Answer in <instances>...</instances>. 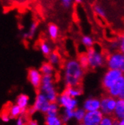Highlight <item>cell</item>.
<instances>
[{"instance_id":"cell-10","label":"cell","mask_w":124,"mask_h":125,"mask_svg":"<svg viewBox=\"0 0 124 125\" xmlns=\"http://www.w3.org/2000/svg\"><path fill=\"white\" fill-rule=\"evenodd\" d=\"M123 83H124V75L120 76L117 81L114 82V84L110 88V90L108 91V94L113 96L114 98H117L120 93Z\"/></svg>"},{"instance_id":"cell-5","label":"cell","mask_w":124,"mask_h":125,"mask_svg":"<svg viewBox=\"0 0 124 125\" xmlns=\"http://www.w3.org/2000/svg\"><path fill=\"white\" fill-rule=\"evenodd\" d=\"M124 61V54L120 51H114L106 56V63L110 69H120Z\"/></svg>"},{"instance_id":"cell-20","label":"cell","mask_w":124,"mask_h":125,"mask_svg":"<svg viewBox=\"0 0 124 125\" xmlns=\"http://www.w3.org/2000/svg\"><path fill=\"white\" fill-rule=\"evenodd\" d=\"M45 124L46 125H63L61 118L57 116H50V115H45Z\"/></svg>"},{"instance_id":"cell-7","label":"cell","mask_w":124,"mask_h":125,"mask_svg":"<svg viewBox=\"0 0 124 125\" xmlns=\"http://www.w3.org/2000/svg\"><path fill=\"white\" fill-rule=\"evenodd\" d=\"M41 78H42V75L40 73L39 70H37L35 68H30L28 69V73H27L28 81L34 87L36 94L41 92L40 90L41 85Z\"/></svg>"},{"instance_id":"cell-13","label":"cell","mask_w":124,"mask_h":125,"mask_svg":"<svg viewBox=\"0 0 124 125\" xmlns=\"http://www.w3.org/2000/svg\"><path fill=\"white\" fill-rule=\"evenodd\" d=\"M38 24L36 22H33L30 24L28 30L21 34V37L23 39H32L34 38L38 30Z\"/></svg>"},{"instance_id":"cell-14","label":"cell","mask_w":124,"mask_h":125,"mask_svg":"<svg viewBox=\"0 0 124 125\" xmlns=\"http://www.w3.org/2000/svg\"><path fill=\"white\" fill-rule=\"evenodd\" d=\"M47 32L49 38L53 40L56 41L59 35V27L54 23H49L47 26Z\"/></svg>"},{"instance_id":"cell-1","label":"cell","mask_w":124,"mask_h":125,"mask_svg":"<svg viewBox=\"0 0 124 125\" xmlns=\"http://www.w3.org/2000/svg\"><path fill=\"white\" fill-rule=\"evenodd\" d=\"M66 86H84L83 81L85 72L77 60L71 59L64 64Z\"/></svg>"},{"instance_id":"cell-12","label":"cell","mask_w":124,"mask_h":125,"mask_svg":"<svg viewBox=\"0 0 124 125\" xmlns=\"http://www.w3.org/2000/svg\"><path fill=\"white\" fill-rule=\"evenodd\" d=\"M112 116H114L119 120L124 118V100L120 99L117 100Z\"/></svg>"},{"instance_id":"cell-18","label":"cell","mask_w":124,"mask_h":125,"mask_svg":"<svg viewBox=\"0 0 124 125\" xmlns=\"http://www.w3.org/2000/svg\"><path fill=\"white\" fill-rule=\"evenodd\" d=\"M38 49L42 53V54L45 57H48L50 53L53 51L50 44L46 41H41L38 44Z\"/></svg>"},{"instance_id":"cell-28","label":"cell","mask_w":124,"mask_h":125,"mask_svg":"<svg viewBox=\"0 0 124 125\" xmlns=\"http://www.w3.org/2000/svg\"><path fill=\"white\" fill-rule=\"evenodd\" d=\"M73 2H74L73 0H61L62 5H63V8H66V9L71 8V6H72V5L73 3Z\"/></svg>"},{"instance_id":"cell-30","label":"cell","mask_w":124,"mask_h":125,"mask_svg":"<svg viewBox=\"0 0 124 125\" xmlns=\"http://www.w3.org/2000/svg\"><path fill=\"white\" fill-rule=\"evenodd\" d=\"M118 98H120V99H122V100H124V83H123V85L122 87L120 93V94L118 96Z\"/></svg>"},{"instance_id":"cell-15","label":"cell","mask_w":124,"mask_h":125,"mask_svg":"<svg viewBox=\"0 0 124 125\" xmlns=\"http://www.w3.org/2000/svg\"><path fill=\"white\" fill-rule=\"evenodd\" d=\"M13 103L11 102H8L5 103L0 111V118L4 121H8L10 119V110Z\"/></svg>"},{"instance_id":"cell-8","label":"cell","mask_w":124,"mask_h":125,"mask_svg":"<svg viewBox=\"0 0 124 125\" xmlns=\"http://www.w3.org/2000/svg\"><path fill=\"white\" fill-rule=\"evenodd\" d=\"M103 118V114L99 111L88 112L83 119L82 124L85 125H99Z\"/></svg>"},{"instance_id":"cell-6","label":"cell","mask_w":124,"mask_h":125,"mask_svg":"<svg viewBox=\"0 0 124 125\" xmlns=\"http://www.w3.org/2000/svg\"><path fill=\"white\" fill-rule=\"evenodd\" d=\"M57 103L59 107H66V109L71 110H74L75 109H76L77 105V102L75 100V98L69 95L68 89L66 87H65L63 92L59 96Z\"/></svg>"},{"instance_id":"cell-22","label":"cell","mask_w":124,"mask_h":125,"mask_svg":"<svg viewBox=\"0 0 124 125\" xmlns=\"http://www.w3.org/2000/svg\"><path fill=\"white\" fill-rule=\"evenodd\" d=\"M77 61L81 65V66L83 68V69L84 70V72L86 73V71L89 69V65H88V60H87V57L86 53H81V55H79Z\"/></svg>"},{"instance_id":"cell-4","label":"cell","mask_w":124,"mask_h":125,"mask_svg":"<svg viewBox=\"0 0 124 125\" xmlns=\"http://www.w3.org/2000/svg\"><path fill=\"white\" fill-rule=\"evenodd\" d=\"M100 108L102 114L107 117H111L114 114V111L116 106V100L115 98L109 95L108 94H102L100 96Z\"/></svg>"},{"instance_id":"cell-11","label":"cell","mask_w":124,"mask_h":125,"mask_svg":"<svg viewBox=\"0 0 124 125\" xmlns=\"http://www.w3.org/2000/svg\"><path fill=\"white\" fill-rule=\"evenodd\" d=\"M100 108V101L97 98H90L84 103V110L86 112L96 111Z\"/></svg>"},{"instance_id":"cell-23","label":"cell","mask_w":124,"mask_h":125,"mask_svg":"<svg viewBox=\"0 0 124 125\" xmlns=\"http://www.w3.org/2000/svg\"><path fill=\"white\" fill-rule=\"evenodd\" d=\"M22 114V110L17 105H12L11 110H10V118H17Z\"/></svg>"},{"instance_id":"cell-32","label":"cell","mask_w":124,"mask_h":125,"mask_svg":"<svg viewBox=\"0 0 124 125\" xmlns=\"http://www.w3.org/2000/svg\"><path fill=\"white\" fill-rule=\"evenodd\" d=\"M118 125H124V118L122 119V120H120V121H119Z\"/></svg>"},{"instance_id":"cell-17","label":"cell","mask_w":124,"mask_h":125,"mask_svg":"<svg viewBox=\"0 0 124 125\" xmlns=\"http://www.w3.org/2000/svg\"><path fill=\"white\" fill-rule=\"evenodd\" d=\"M48 62H50L53 66H59L61 65L62 58L60 54L57 51H52L48 57Z\"/></svg>"},{"instance_id":"cell-9","label":"cell","mask_w":124,"mask_h":125,"mask_svg":"<svg viewBox=\"0 0 124 125\" xmlns=\"http://www.w3.org/2000/svg\"><path fill=\"white\" fill-rule=\"evenodd\" d=\"M49 105L50 103L48 101L45 96L40 92L39 94H37L36 100H35L34 105H32V107L34 112L39 110V111H41L44 114H45L48 112Z\"/></svg>"},{"instance_id":"cell-21","label":"cell","mask_w":124,"mask_h":125,"mask_svg":"<svg viewBox=\"0 0 124 125\" xmlns=\"http://www.w3.org/2000/svg\"><path fill=\"white\" fill-rule=\"evenodd\" d=\"M81 42L86 48H90L93 47L94 43H95L93 38L92 36H90V35H83L81 39Z\"/></svg>"},{"instance_id":"cell-27","label":"cell","mask_w":124,"mask_h":125,"mask_svg":"<svg viewBox=\"0 0 124 125\" xmlns=\"http://www.w3.org/2000/svg\"><path fill=\"white\" fill-rule=\"evenodd\" d=\"M110 48L114 51H119V42L118 40H114L110 43Z\"/></svg>"},{"instance_id":"cell-16","label":"cell","mask_w":124,"mask_h":125,"mask_svg":"<svg viewBox=\"0 0 124 125\" xmlns=\"http://www.w3.org/2000/svg\"><path fill=\"white\" fill-rule=\"evenodd\" d=\"M39 72L42 75H54L55 69H54V66H53L50 62H44L39 69Z\"/></svg>"},{"instance_id":"cell-25","label":"cell","mask_w":124,"mask_h":125,"mask_svg":"<svg viewBox=\"0 0 124 125\" xmlns=\"http://www.w3.org/2000/svg\"><path fill=\"white\" fill-rule=\"evenodd\" d=\"M85 110L84 109H75L74 110V116L77 118V120L78 121V122L80 123V124H82L83 119L84 118L85 115Z\"/></svg>"},{"instance_id":"cell-2","label":"cell","mask_w":124,"mask_h":125,"mask_svg":"<svg viewBox=\"0 0 124 125\" xmlns=\"http://www.w3.org/2000/svg\"><path fill=\"white\" fill-rule=\"evenodd\" d=\"M86 54L88 60L89 69L94 70L96 68L104 66L106 63V55L94 47L87 48Z\"/></svg>"},{"instance_id":"cell-34","label":"cell","mask_w":124,"mask_h":125,"mask_svg":"<svg viewBox=\"0 0 124 125\" xmlns=\"http://www.w3.org/2000/svg\"><path fill=\"white\" fill-rule=\"evenodd\" d=\"M80 125H85V124H80Z\"/></svg>"},{"instance_id":"cell-3","label":"cell","mask_w":124,"mask_h":125,"mask_svg":"<svg viewBox=\"0 0 124 125\" xmlns=\"http://www.w3.org/2000/svg\"><path fill=\"white\" fill-rule=\"evenodd\" d=\"M123 75V74L121 72L120 69H108V70L105 74V75L102 80V84H101L102 88L105 91V93L108 94V91L110 90V88L111 87V86Z\"/></svg>"},{"instance_id":"cell-29","label":"cell","mask_w":124,"mask_h":125,"mask_svg":"<svg viewBox=\"0 0 124 125\" xmlns=\"http://www.w3.org/2000/svg\"><path fill=\"white\" fill-rule=\"evenodd\" d=\"M99 125H113V124H112V121L111 118L105 116V117L102 118V120L101 121Z\"/></svg>"},{"instance_id":"cell-24","label":"cell","mask_w":124,"mask_h":125,"mask_svg":"<svg viewBox=\"0 0 124 125\" xmlns=\"http://www.w3.org/2000/svg\"><path fill=\"white\" fill-rule=\"evenodd\" d=\"M93 10H94V12L99 17H102V18H105V17H107L106 11L105 10V8L102 6H101L100 5H95L93 7Z\"/></svg>"},{"instance_id":"cell-26","label":"cell","mask_w":124,"mask_h":125,"mask_svg":"<svg viewBox=\"0 0 124 125\" xmlns=\"http://www.w3.org/2000/svg\"><path fill=\"white\" fill-rule=\"evenodd\" d=\"M117 40L119 42V51L124 53V34L120 36V38Z\"/></svg>"},{"instance_id":"cell-19","label":"cell","mask_w":124,"mask_h":125,"mask_svg":"<svg viewBox=\"0 0 124 125\" xmlns=\"http://www.w3.org/2000/svg\"><path fill=\"white\" fill-rule=\"evenodd\" d=\"M29 101V96L25 94H20L17 98V105H18L22 110V113L26 110V105Z\"/></svg>"},{"instance_id":"cell-31","label":"cell","mask_w":124,"mask_h":125,"mask_svg":"<svg viewBox=\"0 0 124 125\" xmlns=\"http://www.w3.org/2000/svg\"><path fill=\"white\" fill-rule=\"evenodd\" d=\"M123 54H124V53H123ZM120 70H121V72L123 73V74L124 75V61H123V63L121 68H120Z\"/></svg>"},{"instance_id":"cell-35","label":"cell","mask_w":124,"mask_h":125,"mask_svg":"<svg viewBox=\"0 0 124 125\" xmlns=\"http://www.w3.org/2000/svg\"><path fill=\"white\" fill-rule=\"evenodd\" d=\"M63 125H66V124H63Z\"/></svg>"},{"instance_id":"cell-33","label":"cell","mask_w":124,"mask_h":125,"mask_svg":"<svg viewBox=\"0 0 124 125\" xmlns=\"http://www.w3.org/2000/svg\"><path fill=\"white\" fill-rule=\"evenodd\" d=\"M73 1H74L75 2L77 3V4H80V3H81V2H83V0H73Z\"/></svg>"}]
</instances>
